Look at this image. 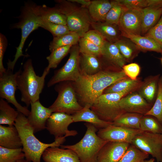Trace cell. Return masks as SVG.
<instances>
[{"mask_svg": "<svg viewBox=\"0 0 162 162\" xmlns=\"http://www.w3.org/2000/svg\"><path fill=\"white\" fill-rule=\"evenodd\" d=\"M56 85L58 95L53 103L49 107L52 112H61L72 115L82 109L79 103L72 82L65 81Z\"/></svg>", "mask_w": 162, "mask_h": 162, "instance_id": "cell-8", "label": "cell"}, {"mask_svg": "<svg viewBox=\"0 0 162 162\" xmlns=\"http://www.w3.org/2000/svg\"><path fill=\"white\" fill-rule=\"evenodd\" d=\"M8 45V41L6 37L0 33V76L5 72L6 70L4 67L3 60L4 52Z\"/></svg>", "mask_w": 162, "mask_h": 162, "instance_id": "cell-46", "label": "cell"}, {"mask_svg": "<svg viewBox=\"0 0 162 162\" xmlns=\"http://www.w3.org/2000/svg\"><path fill=\"white\" fill-rule=\"evenodd\" d=\"M111 2L112 7L106 16L104 22L118 26L124 8L116 0Z\"/></svg>", "mask_w": 162, "mask_h": 162, "instance_id": "cell-41", "label": "cell"}, {"mask_svg": "<svg viewBox=\"0 0 162 162\" xmlns=\"http://www.w3.org/2000/svg\"><path fill=\"white\" fill-rule=\"evenodd\" d=\"M143 115L134 113L125 112L112 122V125L124 128L140 129V124Z\"/></svg>", "mask_w": 162, "mask_h": 162, "instance_id": "cell-29", "label": "cell"}, {"mask_svg": "<svg viewBox=\"0 0 162 162\" xmlns=\"http://www.w3.org/2000/svg\"><path fill=\"white\" fill-rule=\"evenodd\" d=\"M131 144L162 162V134L142 131L133 139Z\"/></svg>", "mask_w": 162, "mask_h": 162, "instance_id": "cell-10", "label": "cell"}, {"mask_svg": "<svg viewBox=\"0 0 162 162\" xmlns=\"http://www.w3.org/2000/svg\"><path fill=\"white\" fill-rule=\"evenodd\" d=\"M78 44L80 53L93 56L98 57H100L101 56L102 48L96 45L83 37L80 38Z\"/></svg>", "mask_w": 162, "mask_h": 162, "instance_id": "cell-39", "label": "cell"}, {"mask_svg": "<svg viewBox=\"0 0 162 162\" xmlns=\"http://www.w3.org/2000/svg\"><path fill=\"white\" fill-rule=\"evenodd\" d=\"M39 21L40 27L50 32L53 37L60 36L71 32L67 25L44 21L39 19Z\"/></svg>", "mask_w": 162, "mask_h": 162, "instance_id": "cell-40", "label": "cell"}, {"mask_svg": "<svg viewBox=\"0 0 162 162\" xmlns=\"http://www.w3.org/2000/svg\"><path fill=\"white\" fill-rule=\"evenodd\" d=\"M131 91L102 94L94 102L91 108L101 120L112 123L125 112L120 107L121 99Z\"/></svg>", "mask_w": 162, "mask_h": 162, "instance_id": "cell-7", "label": "cell"}, {"mask_svg": "<svg viewBox=\"0 0 162 162\" xmlns=\"http://www.w3.org/2000/svg\"><path fill=\"white\" fill-rule=\"evenodd\" d=\"M84 124L86 131L82 139L71 145H61L62 148L69 149L77 155L80 162H97L98 153L102 148L108 142L97 135L98 129L91 123Z\"/></svg>", "mask_w": 162, "mask_h": 162, "instance_id": "cell-5", "label": "cell"}, {"mask_svg": "<svg viewBox=\"0 0 162 162\" xmlns=\"http://www.w3.org/2000/svg\"><path fill=\"white\" fill-rule=\"evenodd\" d=\"M42 158L46 162H80L77 155L71 149L56 147L47 148Z\"/></svg>", "mask_w": 162, "mask_h": 162, "instance_id": "cell-18", "label": "cell"}, {"mask_svg": "<svg viewBox=\"0 0 162 162\" xmlns=\"http://www.w3.org/2000/svg\"><path fill=\"white\" fill-rule=\"evenodd\" d=\"M126 9H143L148 7V0H116Z\"/></svg>", "mask_w": 162, "mask_h": 162, "instance_id": "cell-43", "label": "cell"}, {"mask_svg": "<svg viewBox=\"0 0 162 162\" xmlns=\"http://www.w3.org/2000/svg\"><path fill=\"white\" fill-rule=\"evenodd\" d=\"M19 70L15 73L8 69L0 76V97L5 99L8 103L13 104L17 110L28 117L30 111L27 106H23L18 103L15 96L17 89L16 78Z\"/></svg>", "mask_w": 162, "mask_h": 162, "instance_id": "cell-11", "label": "cell"}, {"mask_svg": "<svg viewBox=\"0 0 162 162\" xmlns=\"http://www.w3.org/2000/svg\"><path fill=\"white\" fill-rule=\"evenodd\" d=\"M155 159L154 158H151L148 160H145L142 162H154Z\"/></svg>", "mask_w": 162, "mask_h": 162, "instance_id": "cell-48", "label": "cell"}, {"mask_svg": "<svg viewBox=\"0 0 162 162\" xmlns=\"http://www.w3.org/2000/svg\"><path fill=\"white\" fill-rule=\"evenodd\" d=\"M130 145L125 142H108L100 151L97 162H118Z\"/></svg>", "mask_w": 162, "mask_h": 162, "instance_id": "cell-17", "label": "cell"}, {"mask_svg": "<svg viewBox=\"0 0 162 162\" xmlns=\"http://www.w3.org/2000/svg\"><path fill=\"white\" fill-rule=\"evenodd\" d=\"M72 46L69 45L60 47L52 51L50 55L46 57L48 64L45 69L50 71L51 69L57 68L62 60L69 52Z\"/></svg>", "mask_w": 162, "mask_h": 162, "instance_id": "cell-33", "label": "cell"}, {"mask_svg": "<svg viewBox=\"0 0 162 162\" xmlns=\"http://www.w3.org/2000/svg\"><path fill=\"white\" fill-rule=\"evenodd\" d=\"M80 38L77 33L73 32L60 36L53 37L49 45V50L51 52L60 47L69 45H75L78 43Z\"/></svg>", "mask_w": 162, "mask_h": 162, "instance_id": "cell-31", "label": "cell"}, {"mask_svg": "<svg viewBox=\"0 0 162 162\" xmlns=\"http://www.w3.org/2000/svg\"><path fill=\"white\" fill-rule=\"evenodd\" d=\"M141 81L139 79L132 80L128 77L119 80L106 88L103 94L118 93L127 90L132 91L142 85Z\"/></svg>", "mask_w": 162, "mask_h": 162, "instance_id": "cell-28", "label": "cell"}, {"mask_svg": "<svg viewBox=\"0 0 162 162\" xmlns=\"http://www.w3.org/2000/svg\"><path fill=\"white\" fill-rule=\"evenodd\" d=\"M72 116L74 122H85L91 123L99 130L112 124V123L101 120L90 108L87 107H83Z\"/></svg>", "mask_w": 162, "mask_h": 162, "instance_id": "cell-25", "label": "cell"}, {"mask_svg": "<svg viewBox=\"0 0 162 162\" xmlns=\"http://www.w3.org/2000/svg\"><path fill=\"white\" fill-rule=\"evenodd\" d=\"M70 1L77 4L82 6L88 8L91 1L89 0H69Z\"/></svg>", "mask_w": 162, "mask_h": 162, "instance_id": "cell-47", "label": "cell"}, {"mask_svg": "<svg viewBox=\"0 0 162 162\" xmlns=\"http://www.w3.org/2000/svg\"><path fill=\"white\" fill-rule=\"evenodd\" d=\"M121 108L125 112L145 115L152 106L139 93L132 92L122 98L119 102Z\"/></svg>", "mask_w": 162, "mask_h": 162, "instance_id": "cell-16", "label": "cell"}, {"mask_svg": "<svg viewBox=\"0 0 162 162\" xmlns=\"http://www.w3.org/2000/svg\"><path fill=\"white\" fill-rule=\"evenodd\" d=\"M14 126L16 128L21 140L22 150L26 159L29 162H40L44 151L47 148L58 147L66 140L65 136L55 140L51 143H45L39 141L34 136L33 129L27 117L19 112Z\"/></svg>", "mask_w": 162, "mask_h": 162, "instance_id": "cell-2", "label": "cell"}, {"mask_svg": "<svg viewBox=\"0 0 162 162\" xmlns=\"http://www.w3.org/2000/svg\"><path fill=\"white\" fill-rule=\"evenodd\" d=\"M35 10L40 20L67 25L66 17L55 7L51 8L44 4L38 5L35 4Z\"/></svg>", "mask_w": 162, "mask_h": 162, "instance_id": "cell-20", "label": "cell"}, {"mask_svg": "<svg viewBox=\"0 0 162 162\" xmlns=\"http://www.w3.org/2000/svg\"><path fill=\"white\" fill-rule=\"evenodd\" d=\"M82 37L101 48L103 46L106 40L100 33L94 30H89L84 34Z\"/></svg>", "mask_w": 162, "mask_h": 162, "instance_id": "cell-44", "label": "cell"}, {"mask_svg": "<svg viewBox=\"0 0 162 162\" xmlns=\"http://www.w3.org/2000/svg\"><path fill=\"white\" fill-rule=\"evenodd\" d=\"M103 65L99 57L80 53V73L88 75L95 74L103 70Z\"/></svg>", "mask_w": 162, "mask_h": 162, "instance_id": "cell-22", "label": "cell"}, {"mask_svg": "<svg viewBox=\"0 0 162 162\" xmlns=\"http://www.w3.org/2000/svg\"><path fill=\"white\" fill-rule=\"evenodd\" d=\"M159 75L149 79L142 84L140 89L139 94L145 100L151 102L154 100L157 91Z\"/></svg>", "mask_w": 162, "mask_h": 162, "instance_id": "cell-32", "label": "cell"}, {"mask_svg": "<svg viewBox=\"0 0 162 162\" xmlns=\"http://www.w3.org/2000/svg\"><path fill=\"white\" fill-rule=\"evenodd\" d=\"M91 26L100 33L105 39L115 43L121 38L122 32L118 25L111 24L105 22L92 21Z\"/></svg>", "mask_w": 162, "mask_h": 162, "instance_id": "cell-24", "label": "cell"}, {"mask_svg": "<svg viewBox=\"0 0 162 162\" xmlns=\"http://www.w3.org/2000/svg\"><path fill=\"white\" fill-rule=\"evenodd\" d=\"M158 85V94L154 105L144 115L154 117L162 124V76L159 77Z\"/></svg>", "mask_w": 162, "mask_h": 162, "instance_id": "cell-37", "label": "cell"}, {"mask_svg": "<svg viewBox=\"0 0 162 162\" xmlns=\"http://www.w3.org/2000/svg\"><path fill=\"white\" fill-rule=\"evenodd\" d=\"M121 32L122 36L130 40L139 50L154 51L162 54V46L153 38L145 36Z\"/></svg>", "mask_w": 162, "mask_h": 162, "instance_id": "cell-21", "label": "cell"}, {"mask_svg": "<svg viewBox=\"0 0 162 162\" xmlns=\"http://www.w3.org/2000/svg\"><path fill=\"white\" fill-rule=\"evenodd\" d=\"M55 1V7L66 17L67 26L70 31L82 37L89 30L92 21L88 8L69 0Z\"/></svg>", "mask_w": 162, "mask_h": 162, "instance_id": "cell-4", "label": "cell"}, {"mask_svg": "<svg viewBox=\"0 0 162 162\" xmlns=\"http://www.w3.org/2000/svg\"><path fill=\"white\" fill-rule=\"evenodd\" d=\"M19 162H29L26 159H23L21 160H20Z\"/></svg>", "mask_w": 162, "mask_h": 162, "instance_id": "cell-49", "label": "cell"}, {"mask_svg": "<svg viewBox=\"0 0 162 162\" xmlns=\"http://www.w3.org/2000/svg\"><path fill=\"white\" fill-rule=\"evenodd\" d=\"M102 49V55L100 57H102L116 67L122 68L125 65L126 61L115 43L106 40Z\"/></svg>", "mask_w": 162, "mask_h": 162, "instance_id": "cell-23", "label": "cell"}, {"mask_svg": "<svg viewBox=\"0 0 162 162\" xmlns=\"http://www.w3.org/2000/svg\"><path fill=\"white\" fill-rule=\"evenodd\" d=\"M22 144L18 132L14 126L0 125V146L9 149L21 148Z\"/></svg>", "mask_w": 162, "mask_h": 162, "instance_id": "cell-19", "label": "cell"}, {"mask_svg": "<svg viewBox=\"0 0 162 162\" xmlns=\"http://www.w3.org/2000/svg\"><path fill=\"white\" fill-rule=\"evenodd\" d=\"M140 127L143 131L155 134H162V124L155 118L142 116Z\"/></svg>", "mask_w": 162, "mask_h": 162, "instance_id": "cell-38", "label": "cell"}, {"mask_svg": "<svg viewBox=\"0 0 162 162\" xmlns=\"http://www.w3.org/2000/svg\"><path fill=\"white\" fill-rule=\"evenodd\" d=\"M19 112L11 107L2 98L0 99V124L14 125Z\"/></svg>", "mask_w": 162, "mask_h": 162, "instance_id": "cell-30", "label": "cell"}, {"mask_svg": "<svg viewBox=\"0 0 162 162\" xmlns=\"http://www.w3.org/2000/svg\"><path fill=\"white\" fill-rule=\"evenodd\" d=\"M112 6L111 1L108 0L92 1L88 9L92 21L104 22L106 16Z\"/></svg>", "mask_w": 162, "mask_h": 162, "instance_id": "cell-26", "label": "cell"}, {"mask_svg": "<svg viewBox=\"0 0 162 162\" xmlns=\"http://www.w3.org/2000/svg\"><path fill=\"white\" fill-rule=\"evenodd\" d=\"M115 44L126 61L132 59L139 51L136 45L127 38H121Z\"/></svg>", "mask_w": 162, "mask_h": 162, "instance_id": "cell-34", "label": "cell"}, {"mask_svg": "<svg viewBox=\"0 0 162 162\" xmlns=\"http://www.w3.org/2000/svg\"><path fill=\"white\" fill-rule=\"evenodd\" d=\"M142 131L140 129L129 128L112 124L99 129L97 134L99 137L108 142H125L131 144L135 136Z\"/></svg>", "mask_w": 162, "mask_h": 162, "instance_id": "cell-13", "label": "cell"}, {"mask_svg": "<svg viewBox=\"0 0 162 162\" xmlns=\"http://www.w3.org/2000/svg\"><path fill=\"white\" fill-rule=\"evenodd\" d=\"M142 11L141 34H145L160 18L162 15V7H147L142 9Z\"/></svg>", "mask_w": 162, "mask_h": 162, "instance_id": "cell-27", "label": "cell"}, {"mask_svg": "<svg viewBox=\"0 0 162 162\" xmlns=\"http://www.w3.org/2000/svg\"><path fill=\"white\" fill-rule=\"evenodd\" d=\"M143 16L142 9L124 8L118 25L121 32L141 35Z\"/></svg>", "mask_w": 162, "mask_h": 162, "instance_id": "cell-14", "label": "cell"}, {"mask_svg": "<svg viewBox=\"0 0 162 162\" xmlns=\"http://www.w3.org/2000/svg\"><path fill=\"white\" fill-rule=\"evenodd\" d=\"M31 110L27 118L34 133L46 128V123L52 112L44 106L39 100L31 103Z\"/></svg>", "mask_w": 162, "mask_h": 162, "instance_id": "cell-15", "label": "cell"}, {"mask_svg": "<svg viewBox=\"0 0 162 162\" xmlns=\"http://www.w3.org/2000/svg\"><path fill=\"white\" fill-rule=\"evenodd\" d=\"M25 158L22 148L13 149L0 146V162H19Z\"/></svg>", "mask_w": 162, "mask_h": 162, "instance_id": "cell-36", "label": "cell"}, {"mask_svg": "<svg viewBox=\"0 0 162 162\" xmlns=\"http://www.w3.org/2000/svg\"></svg>", "mask_w": 162, "mask_h": 162, "instance_id": "cell-52", "label": "cell"}, {"mask_svg": "<svg viewBox=\"0 0 162 162\" xmlns=\"http://www.w3.org/2000/svg\"><path fill=\"white\" fill-rule=\"evenodd\" d=\"M145 36L153 38L162 46V15L157 23Z\"/></svg>", "mask_w": 162, "mask_h": 162, "instance_id": "cell-42", "label": "cell"}, {"mask_svg": "<svg viewBox=\"0 0 162 162\" xmlns=\"http://www.w3.org/2000/svg\"><path fill=\"white\" fill-rule=\"evenodd\" d=\"M69 53V57L66 63L61 68L55 72L54 75L48 82V87L63 81L75 82L79 78L80 74V52L78 44L72 46Z\"/></svg>", "mask_w": 162, "mask_h": 162, "instance_id": "cell-9", "label": "cell"}, {"mask_svg": "<svg viewBox=\"0 0 162 162\" xmlns=\"http://www.w3.org/2000/svg\"><path fill=\"white\" fill-rule=\"evenodd\" d=\"M128 77L122 70H103L92 75L80 73L75 82H71L79 104L83 107L90 108L94 102L111 84Z\"/></svg>", "mask_w": 162, "mask_h": 162, "instance_id": "cell-1", "label": "cell"}, {"mask_svg": "<svg viewBox=\"0 0 162 162\" xmlns=\"http://www.w3.org/2000/svg\"><path fill=\"white\" fill-rule=\"evenodd\" d=\"M122 68L125 75L128 78L133 80L137 79L140 70V66L135 63L125 65Z\"/></svg>", "mask_w": 162, "mask_h": 162, "instance_id": "cell-45", "label": "cell"}, {"mask_svg": "<svg viewBox=\"0 0 162 162\" xmlns=\"http://www.w3.org/2000/svg\"><path fill=\"white\" fill-rule=\"evenodd\" d=\"M44 162H45V161H44Z\"/></svg>", "mask_w": 162, "mask_h": 162, "instance_id": "cell-51", "label": "cell"}, {"mask_svg": "<svg viewBox=\"0 0 162 162\" xmlns=\"http://www.w3.org/2000/svg\"><path fill=\"white\" fill-rule=\"evenodd\" d=\"M161 63L162 64V58H161Z\"/></svg>", "mask_w": 162, "mask_h": 162, "instance_id": "cell-50", "label": "cell"}, {"mask_svg": "<svg viewBox=\"0 0 162 162\" xmlns=\"http://www.w3.org/2000/svg\"><path fill=\"white\" fill-rule=\"evenodd\" d=\"M49 72L45 69L41 76L37 75L31 59L26 61L22 70H19L16 78L17 89L21 94V101L27 107L31 103L39 100L44 86L45 78Z\"/></svg>", "mask_w": 162, "mask_h": 162, "instance_id": "cell-3", "label": "cell"}, {"mask_svg": "<svg viewBox=\"0 0 162 162\" xmlns=\"http://www.w3.org/2000/svg\"><path fill=\"white\" fill-rule=\"evenodd\" d=\"M35 4L26 2L21 9L20 14L18 17L19 21L13 26V28L20 29L21 36L20 43L16 48L14 58L13 61L8 60V69L13 71L15 64L20 57H28L23 54L22 49L25 41L30 34L40 27L39 18L35 10Z\"/></svg>", "mask_w": 162, "mask_h": 162, "instance_id": "cell-6", "label": "cell"}, {"mask_svg": "<svg viewBox=\"0 0 162 162\" xmlns=\"http://www.w3.org/2000/svg\"><path fill=\"white\" fill-rule=\"evenodd\" d=\"M149 155L132 144L118 162H142L148 158Z\"/></svg>", "mask_w": 162, "mask_h": 162, "instance_id": "cell-35", "label": "cell"}, {"mask_svg": "<svg viewBox=\"0 0 162 162\" xmlns=\"http://www.w3.org/2000/svg\"><path fill=\"white\" fill-rule=\"evenodd\" d=\"M74 122L72 115L64 112L52 113L47 119L46 129L55 137V140L65 136H74L77 134L75 130H69L68 127Z\"/></svg>", "mask_w": 162, "mask_h": 162, "instance_id": "cell-12", "label": "cell"}]
</instances>
